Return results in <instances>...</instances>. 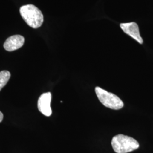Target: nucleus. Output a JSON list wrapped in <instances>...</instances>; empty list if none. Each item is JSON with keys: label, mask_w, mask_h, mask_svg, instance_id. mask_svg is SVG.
I'll list each match as a JSON object with an SVG mask.
<instances>
[{"label": "nucleus", "mask_w": 153, "mask_h": 153, "mask_svg": "<svg viewBox=\"0 0 153 153\" xmlns=\"http://www.w3.org/2000/svg\"><path fill=\"white\" fill-rule=\"evenodd\" d=\"M95 90L99 101L105 107L115 110L121 109L124 107L123 101L114 94L109 93L99 87H96Z\"/></svg>", "instance_id": "obj_3"}, {"label": "nucleus", "mask_w": 153, "mask_h": 153, "mask_svg": "<svg viewBox=\"0 0 153 153\" xmlns=\"http://www.w3.org/2000/svg\"><path fill=\"white\" fill-rule=\"evenodd\" d=\"M20 13L24 21L33 28L40 27L44 21V16L42 11L31 4L22 6L20 8Z\"/></svg>", "instance_id": "obj_1"}, {"label": "nucleus", "mask_w": 153, "mask_h": 153, "mask_svg": "<svg viewBox=\"0 0 153 153\" xmlns=\"http://www.w3.org/2000/svg\"><path fill=\"white\" fill-rule=\"evenodd\" d=\"M111 145L116 153H127L139 148V143L135 139L123 134H118L113 137Z\"/></svg>", "instance_id": "obj_2"}, {"label": "nucleus", "mask_w": 153, "mask_h": 153, "mask_svg": "<svg viewBox=\"0 0 153 153\" xmlns=\"http://www.w3.org/2000/svg\"><path fill=\"white\" fill-rule=\"evenodd\" d=\"M10 78V73L7 71H0V91L4 88Z\"/></svg>", "instance_id": "obj_7"}, {"label": "nucleus", "mask_w": 153, "mask_h": 153, "mask_svg": "<svg viewBox=\"0 0 153 153\" xmlns=\"http://www.w3.org/2000/svg\"><path fill=\"white\" fill-rule=\"evenodd\" d=\"M51 93H44L40 95L38 102V107L39 111L46 116H49L52 114L51 108Z\"/></svg>", "instance_id": "obj_5"}, {"label": "nucleus", "mask_w": 153, "mask_h": 153, "mask_svg": "<svg viewBox=\"0 0 153 153\" xmlns=\"http://www.w3.org/2000/svg\"><path fill=\"white\" fill-rule=\"evenodd\" d=\"M25 43V38L21 35H13L7 39L4 44V48L7 51H13L21 48Z\"/></svg>", "instance_id": "obj_6"}, {"label": "nucleus", "mask_w": 153, "mask_h": 153, "mask_svg": "<svg viewBox=\"0 0 153 153\" xmlns=\"http://www.w3.org/2000/svg\"><path fill=\"white\" fill-rule=\"evenodd\" d=\"M120 26L123 31L127 35L134 39L140 44H142L143 43V39L140 35L139 27L136 23L130 22L121 23Z\"/></svg>", "instance_id": "obj_4"}, {"label": "nucleus", "mask_w": 153, "mask_h": 153, "mask_svg": "<svg viewBox=\"0 0 153 153\" xmlns=\"http://www.w3.org/2000/svg\"><path fill=\"white\" fill-rule=\"evenodd\" d=\"M4 118V115L2 114V113L0 111V123L2 121Z\"/></svg>", "instance_id": "obj_8"}]
</instances>
